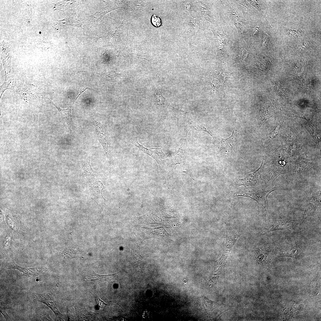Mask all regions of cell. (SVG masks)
Listing matches in <instances>:
<instances>
[{"label": "cell", "instance_id": "52a82bcc", "mask_svg": "<svg viewBox=\"0 0 321 321\" xmlns=\"http://www.w3.org/2000/svg\"><path fill=\"white\" fill-rule=\"evenodd\" d=\"M11 269H17L22 272L24 275L28 276H38L42 274L44 270L43 268L40 267H22L16 264L13 259H10L5 260L2 262L1 273H2L6 270Z\"/></svg>", "mask_w": 321, "mask_h": 321}, {"label": "cell", "instance_id": "cb8c5ba5", "mask_svg": "<svg viewBox=\"0 0 321 321\" xmlns=\"http://www.w3.org/2000/svg\"><path fill=\"white\" fill-rule=\"evenodd\" d=\"M278 125L276 127L274 130V131L272 132L270 136L269 137L268 139L267 142H270L271 140L274 138L278 134V129L279 126Z\"/></svg>", "mask_w": 321, "mask_h": 321}, {"label": "cell", "instance_id": "ac0fdd59", "mask_svg": "<svg viewBox=\"0 0 321 321\" xmlns=\"http://www.w3.org/2000/svg\"><path fill=\"white\" fill-rule=\"evenodd\" d=\"M61 253L62 255L65 259H71L77 257L80 254V252L78 249L71 247L65 248Z\"/></svg>", "mask_w": 321, "mask_h": 321}, {"label": "cell", "instance_id": "484cf974", "mask_svg": "<svg viewBox=\"0 0 321 321\" xmlns=\"http://www.w3.org/2000/svg\"><path fill=\"white\" fill-rule=\"evenodd\" d=\"M39 33L40 34H41V32H39Z\"/></svg>", "mask_w": 321, "mask_h": 321}, {"label": "cell", "instance_id": "603a6c76", "mask_svg": "<svg viewBox=\"0 0 321 321\" xmlns=\"http://www.w3.org/2000/svg\"><path fill=\"white\" fill-rule=\"evenodd\" d=\"M160 94H161L159 92V97H158L156 96V97L155 98L156 99V102L157 104L158 105L160 106H163L165 104L164 103L165 99L163 97V96H162V95H161L160 97Z\"/></svg>", "mask_w": 321, "mask_h": 321}, {"label": "cell", "instance_id": "277c9868", "mask_svg": "<svg viewBox=\"0 0 321 321\" xmlns=\"http://www.w3.org/2000/svg\"><path fill=\"white\" fill-rule=\"evenodd\" d=\"M301 222L299 220L287 218H274L265 224L262 230L261 233L265 234L276 230L295 229Z\"/></svg>", "mask_w": 321, "mask_h": 321}, {"label": "cell", "instance_id": "d6986e66", "mask_svg": "<svg viewBox=\"0 0 321 321\" xmlns=\"http://www.w3.org/2000/svg\"><path fill=\"white\" fill-rule=\"evenodd\" d=\"M256 251L258 262L260 264H263L266 262L267 257V250L263 246L259 247L257 248Z\"/></svg>", "mask_w": 321, "mask_h": 321}, {"label": "cell", "instance_id": "6da1fadb", "mask_svg": "<svg viewBox=\"0 0 321 321\" xmlns=\"http://www.w3.org/2000/svg\"><path fill=\"white\" fill-rule=\"evenodd\" d=\"M5 75L4 81L1 86L2 90L0 97L4 91L9 89L17 92L22 99L26 101H31L33 99L35 92L24 82L17 79L12 72H5Z\"/></svg>", "mask_w": 321, "mask_h": 321}, {"label": "cell", "instance_id": "8992f818", "mask_svg": "<svg viewBox=\"0 0 321 321\" xmlns=\"http://www.w3.org/2000/svg\"><path fill=\"white\" fill-rule=\"evenodd\" d=\"M128 142L137 147L141 153H144L151 156L157 162L160 167L163 163L164 160L167 158L162 150V147L148 148L144 147L139 144L137 138L130 139Z\"/></svg>", "mask_w": 321, "mask_h": 321}, {"label": "cell", "instance_id": "4fadbf2b", "mask_svg": "<svg viewBox=\"0 0 321 321\" xmlns=\"http://www.w3.org/2000/svg\"><path fill=\"white\" fill-rule=\"evenodd\" d=\"M47 99L59 111L63 119L64 120L69 128L70 129H73L74 125L72 118V106L77 99H75L74 101L73 102V103L67 108L65 109H62L58 107L48 97Z\"/></svg>", "mask_w": 321, "mask_h": 321}, {"label": "cell", "instance_id": "ffe728a7", "mask_svg": "<svg viewBox=\"0 0 321 321\" xmlns=\"http://www.w3.org/2000/svg\"><path fill=\"white\" fill-rule=\"evenodd\" d=\"M179 6L185 12L188 13L194 11L195 6L194 1H181Z\"/></svg>", "mask_w": 321, "mask_h": 321}, {"label": "cell", "instance_id": "5bb4252c", "mask_svg": "<svg viewBox=\"0 0 321 321\" xmlns=\"http://www.w3.org/2000/svg\"><path fill=\"white\" fill-rule=\"evenodd\" d=\"M34 298L37 300L48 306L57 315L59 316L61 314L55 306L52 301V297L49 293L47 292L41 294L34 293Z\"/></svg>", "mask_w": 321, "mask_h": 321}, {"label": "cell", "instance_id": "9c48e42d", "mask_svg": "<svg viewBox=\"0 0 321 321\" xmlns=\"http://www.w3.org/2000/svg\"><path fill=\"white\" fill-rule=\"evenodd\" d=\"M276 190H277L275 188H273L266 191H259L253 193H245L241 194H236L235 196H244L253 199L259 204L262 206L267 214L266 209V204L268 197L271 192Z\"/></svg>", "mask_w": 321, "mask_h": 321}, {"label": "cell", "instance_id": "3957f363", "mask_svg": "<svg viewBox=\"0 0 321 321\" xmlns=\"http://www.w3.org/2000/svg\"><path fill=\"white\" fill-rule=\"evenodd\" d=\"M304 198L305 209L302 223L308 217L315 215L320 210L321 191L309 190L305 193Z\"/></svg>", "mask_w": 321, "mask_h": 321}, {"label": "cell", "instance_id": "7402d4cb", "mask_svg": "<svg viewBox=\"0 0 321 321\" xmlns=\"http://www.w3.org/2000/svg\"><path fill=\"white\" fill-rule=\"evenodd\" d=\"M151 21L152 24L156 27L160 26L161 24L160 18L154 14L152 17Z\"/></svg>", "mask_w": 321, "mask_h": 321}, {"label": "cell", "instance_id": "7c38bea8", "mask_svg": "<svg viewBox=\"0 0 321 321\" xmlns=\"http://www.w3.org/2000/svg\"><path fill=\"white\" fill-rule=\"evenodd\" d=\"M276 252L278 257H294L299 254V248L296 246H283L276 248Z\"/></svg>", "mask_w": 321, "mask_h": 321}, {"label": "cell", "instance_id": "d4e9b609", "mask_svg": "<svg viewBox=\"0 0 321 321\" xmlns=\"http://www.w3.org/2000/svg\"><path fill=\"white\" fill-rule=\"evenodd\" d=\"M1 313L3 315H4L5 319L7 320H9L10 318L8 316V315H7V314L5 313V311H3V312H2V311H1Z\"/></svg>", "mask_w": 321, "mask_h": 321}, {"label": "cell", "instance_id": "30bf717a", "mask_svg": "<svg viewBox=\"0 0 321 321\" xmlns=\"http://www.w3.org/2000/svg\"><path fill=\"white\" fill-rule=\"evenodd\" d=\"M187 15L185 18V23L186 28L191 32H198L200 28L198 15L193 11L188 13Z\"/></svg>", "mask_w": 321, "mask_h": 321}, {"label": "cell", "instance_id": "7a4b0ae2", "mask_svg": "<svg viewBox=\"0 0 321 321\" xmlns=\"http://www.w3.org/2000/svg\"><path fill=\"white\" fill-rule=\"evenodd\" d=\"M265 160L263 159L259 167L243 179L237 182L238 186H251L260 188L262 185H267L270 183L268 175L265 170Z\"/></svg>", "mask_w": 321, "mask_h": 321}, {"label": "cell", "instance_id": "44dd1931", "mask_svg": "<svg viewBox=\"0 0 321 321\" xmlns=\"http://www.w3.org/2000/svg\"><path fill=\"white\" fill-rule=\"evenodd\" d=\"M92 185L96 192L104 199L102 195V191L105 187L102 182L100 181L96 180Z\"/></svg>", "mask_w": 321, "mask_h": 321}, {"label": "cell", "instance_id": "5b68a950", "mask_svg": "<svg viewBox=\"0 0 321 321\" xmlns=\"http://www.w3.org/2000/svg\"><path fill=\"white\" fill-rule=\"evenodd\" d=\"M240 232L233 230L226 235L225 238L222 256L218 261L216 269L221 271L237 240L240 236Z\"/></svg>", "mask_w": 321, "mask_h": 321}, {"label": "cell", "instance_id": "9a60e30c", "mask_svg": "<svg viewBox=\"0 0 321 321\" xmlns=\"http://www.w3.org/2000/svg\"><path fill=\"white\" fill-rule=\"evenodd\" d=\"M117 273L107 275H100L92 271L89 276L85 280V281H93L97 283H100L110 281L114 278Z\"/></svg>", "mask_w": 321, "mask_h": 321}, {"label": "cell", "instance_id": "ba28073f", "mask_svg": "<svg viewBox=\"0 0 321 321\" xmlns=\"http://www.w3.org/2000/svg\"><path fill=\"white\" fill-rule=\"evenodd\" d=\"M236 121H235L234 128L232 135L229 137L224 139L217 136L216 138L219 140L220 149L224 153L236 154L238 153L236 134Z\"/></svg>", "mask_w": 321, "mask_h": 321}, {"label": "cell", "instance_id": "4316f807", "mask_svg": "<svg viewBox=\"0 0 321 321\" xmlns=\"http://www.w3.org/2000/svg\"><path fill=\"white\" fill-rule=\"evenodd\" d=\"M28 22H30V21H29Z\"/></svg>", "mask_w": 321, "mask_h": 321}, {"label": "cell", "instance_id": "e0dca14e", "mask_svg": "<svg viewBox=\"0 0 321 321\" xmlns=\"http://www.w3.org/2000/svg\"><path fill=\"white\" fill-rule=\"evenodd\" d=\"M189 123L190 127L193 129L198 131H204L207 133L215 140L216 136L213 134L207 127L202 124L194 120L190 121Z\"/></svg>", "mask_w": 321, "mask_h": 321}, {"label": "cell", "instance_id": "2e32d148", "mask_svg": "<svg viewBox=\"0 0 321 321\" xmlns=\"http://www.w3.org/2000/svg\"><path fill=\"white\" fill-rule=\"evenodd\" d=\"M90 154L88 153L85 157L83 167L84 174L89 180L92 179L94 177L93 171L90 164Z\"/></svg>", "mask_w": 321, "mask_h": 321}, {"label": "cell", "instance_id": "8fae6325", "mask_svg": "<svg viewBox=\"0 0 321 321\" xmlns=\"http://www.w3.org/2000/svg\"><path fill=\"white\" fill-rule=\"evenodd\" d=\"M94 123L99 140L106 154L109 158L111 159V155L108 147V141L104 131L100 123L95 121Z\"/></svg>", "mask_w": 321, "mask_h": 321}]
</instances>
